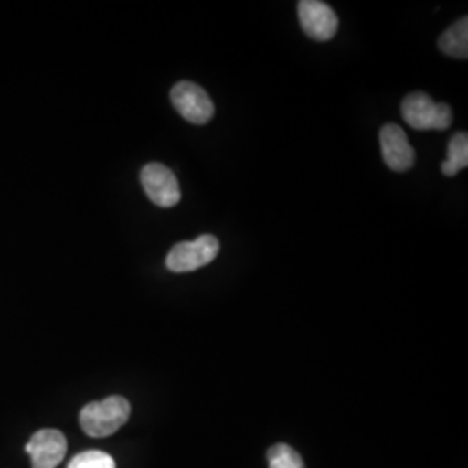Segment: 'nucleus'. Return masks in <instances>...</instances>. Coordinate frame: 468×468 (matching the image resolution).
<instances>
[{"label":"nucleus","mask_w":468,"mask_h":468,"mask_svg":"<svg viewBox=\"0 0 468 468\" xmlns=\"http://www.w3.org/2000/svg\"><path fill=\"white\" fill-rule=\"evenodd\" d=\"M269 468H305L301 454L286 444H276L268 452Z\"/></svg>","instance_id":"9b49d317"},{"label":"nucleus","mask_w":468,"mask_h":468,"mask_svg":"<svg viewBox=\"0 0 468 468\" xmlns=\"http://www.w3.org/2000/svg\"><path fill=\"white\" fill-rule=\"evenodd\" d=\"M170 101L177 113L195 125H205L216 115V106L207 90L189 80L174 85L170 90Z\"/></svg>","instance_id":"20e7f679"},{"label":"nucleus","mask_w":468,"mask_h":468,"mask_svg":"<svg viewBox=\"0 0 468 468\" xmlns=\"http://www.w3.org/2000/svg\"><path fill=\"white\" fill-rule=\"evenodd\" d=\"M299 19L303 34L318 42L332 40L338 30V17L334 9L321 0L299 2Z\"/></svg>","instance_id":"423d86ee"},{"label":"nucleus","mask_w":468,"mask_h":468,"mask_svg":"<svg viewBox=\"0 0 468 468\" xmlns=\"http://www.w3.org/2000/svg\"><path fill=\"white\" fill-rule=\"evenodd\" d=\"M141 185L156 207L170 208L181 201V186L176 174L162 164H148L141 170Z\"/></svg>","instance_id":"39448f33"},{"label":"nucleus","mask_w":468,"mask_h":468,"mask_svg":"<svg viewBox=\"0 0 468 468\" xmlns=\"http://www.w3.org/2000/svg\"><path fill=\"white\" fill-rule=\"evenodd\" d=\"M131 417V402L122 396L89 402L80 411V427L89 437L102 439L120 431Z\"/></svg>","instance_id":"f257e3e1"},{"label":"nucleus","mask_w":468,"mask_h":468,"mask_svg":"<svg viewBox=\"0 0 468 468\" xmlns=\"http://www.w3.org/2000/svg\"><path fill=\"white\" fill-rule=\"evenodd\" d=\"M401 113L417 131H446L452 122V108L446 102H435L425 92L408 94L402 100Z\"/></svg>","instance_id":"f03ea898"},{"label":"nucleus","mask_w":468,"mask_h":468,"mask_svg":"<svg viewBox=\"0 0 468 468\" xmlns=\"http://www.w3.org/2000/svg\"><path fill=\"white\" fill-rule=\"evenodd\" d=\"M32 468H58L67 454V437L56 429H42L27 444Z\"/></svg>","instance_id":"0eeeda50"},{"label":"nucleus","mask_w":468,"mask_h":468,"mask_svg":"<svg viewBox=\"0 0 468 468\" xmlns=\"http://www.w3.org/2000/svg\"><path fill=\"white\" fill-rule=\"evenodd\" d=\"M68 468H117L115 460L108 452L90 450V452H79Z\"/></svg>","instance_id":"f8f14e48"},{"label":"nucleus","mask_w":468,"mask_h":468,"mask_svg":"<svg viewBox=\"0 0 468 468\" xmlns=\"http://www.w3.org/2000/svg\"><path fill=\"white\" fill-rule=\"evenodd\" d=\"M468 167V135L458 133L452 137L448 144V160L441 165V170L446 177L456 176L462 168Z\"/></svg>","instance_id":"9d476101"},{"label":"nucleus","mask_w":468,"mask_h":468,"mask_svg":"<svg viewBox=\"0 0 468 468\" xmlns=\"http://www.w3.org/2000/svg\"><path fill=\"white\" fill-rule=\"evenodd\" d=\"M439 49L446 56L467 59L468 58V17L458 19L439 38Z\"/></svg>","instance_id":"1a4fd4ad"},{"label":"nucleus","mask_w":468,"mask_h":468,"mask_svg":"<svg viewBox=\"0 0 468 468\" xmlns=\"http://www.w3.org/2000/svg\"><path fill=\"white\" fill-rule=\"evenodd\" d=\"M380 146L387 167L394 172H406L415 165L417 154L410 139L399 125L387 123L380 131Z\"/></svg>","instance_id":"6e6552de"},{"label":"nucleus","mask_w":468,"mask_h":468,"mask_svg":"<svg viewBox=\"0 0 468 468\" xmlns=\"http://www.w3.org/2000/svg\"><path fill=\"white\" fill-rule=\"evenodd\" d=\"M220 243L214 234H201L193 241H181L168 251L165 264L172 272H193L216 261Z\"/></svg>","instance_id":"7ed1b4c3"}]
</instances>
